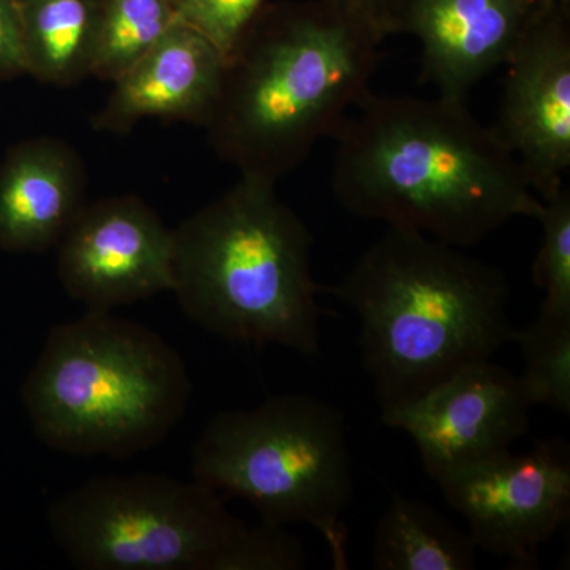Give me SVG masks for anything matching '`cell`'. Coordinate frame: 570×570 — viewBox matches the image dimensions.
I'll use <instances>...</instances> for the list:
<instances>
[{
  "instance_id": "ffe728a7",
  "label": "cell",
  "mask_w": 570,
  "mask_h": 570,
  "mask_svg": "<svg viewBox=\"0 0 570 570\" xmlns=\"http://www.w3.org/2000/svg\"><path fill=\"white\" fill-rule=\"evenodd\" d=\"M306 551L287 524L262 519L239 530L213 561L212 570H302Z\"/></svg>"
},
{
  "instance_id": "7a4b0ae2",
  "label": "cell",
  "mask_w": 570,
  "mask_h": 570,
  "mask_svg": "<svg viewBox=\"0 0 570 570\" xmlns=\"http://www.w3.org/2000/svg\"><path fill=\"white\" fill-rule=\"evenodd\" d=\"M379 45L322 0L266 3L225 56L209 145L239 175L279 181L373 94Z\"/></svg>"
},
{
  "instance_id": "9a60e30c",
  "label": "cell",
  "mask_w": 570,
  "mask_h": 570,
  "mask_svg": "<svg viewBox=\"0 0 570 570\" xmlns=\"http://www.w3.org/2000/svg\"><path fill=\"white\" fill-rule=\"evenodd\" d=\"M26 73L52 86L91 77L102 0H14Z\"/></svg>"
},
{
  "instance_id": "6da1fadb",
  "label": "cell",
  "mask_w": 570,
  "mask_h": 570,
  "mask_svg": "<svg viewBox=\"0 0 570 570\" xmlns=\"http://www.w3.org/2000/svg\"><path fill=\"white\" fill-rule=\"evenodd\" d=\"M332 190L346 212L468 249L542 200L466 102L376 96L335 137Z\"/></svg>"
},
{
  "instance_id": "3957f363",
  "label": "cell",
  "mask_w": 570,
  "mask_h": 570,
  "mask_svg": "<svg viewBox=\"0 0 570 570\" xmlns=\"http://www.w3.org/2000/svg\"><path fill=\"white\" fill-rule=\"evenodd\" d=\"M322 292L358 317L363 366L381 411L491 358L515 333L501 269L404 228L389 227Z\"/></svg>"
},
{
  "instance_id": "4fadbf2b",
  "label": "cell",
  "mask_w": 570,
  "mask_h": 570,
  "mask_svg": "<svg viewBox=\"0 0 570 570\" xmlns=\"http://www.w3.org/2000/svg\"><path fill=\"white\" fill-rule=\"evenodd\" d=\"M225 55L193 26L176 20L160 40L112 85L92 118L99 132H130L145 119L204 126L212 115Z\"/></svg>"
},
{
  "instance_id": "30bf717a",
  "label": "cell",
  "mask_w": 570,
  "mask_h": 570,
  "mask_svg": "<svg viewBox=\"0 0 570 570\" xmlns=\"http://www.w3.org/2000/svg\"><path fill=\"white\" fill-rule=\"evenodd\" d=\"M531 403L520 377L491 358L461 367L382 423L417 445L430 478L509 452L530 430Z\"/></svg>"
},
{
  "instance_id": "5b68a950",
  "label": "cell",
  "mask_w": 570,
  "mask_h": 570,
  "mask_svg": "<svg viewBox=\"0 0 570 570\" xmlns=\"http://www.w3.org/2000/svg\"><path fill=\"white\" fill-rule=\"evenodd\" d=\"M193 381L159 333L105 311L51 326L24 379L22 404L48 449L127 459L181 422Z\"/></svg>"
},
{
  "instance_id": "5bb4252c",
  "label": "cell",
  "mask_w": 570,
  "mask_h": 570,
  "mask_svg": "<svg viewBox=\"0 0 570 570\" xmlns=\"http://www.w3.org/2000/svg\"><path fill=\"white\" fill-rule=\"evenodd\" d=\"M85 164L69 142L31 138L0 160V250L41 254L58 247L86 202Z\"/></svg>"
},
{
  "instance_id": "d6986e66",
  "label": "cell",
  "mask_w": 570,
  "mask_h": 570,
  "mask_svg": "<svg viewBox=\"0 0 570 570\" xmlns=\"http://www.w3.org/2000/svg\"><path fill=\"white\" fill-rule=\"evenodd\" d=\"M538 220L543 238L534 265L532 283L543 292L540 311L570 316V193L562 187L543 198Z\"/></svg>"
},
{
  "instance_id": "cb8c5ba5",
  "label": "cell",
  "mask_w": 570,
  "mask_h": 570,
  "mask_svg": "<svg viewBox=\"0 0 570 570\" xmlns=\"http://www.w3.org/2000/svg\"><path fill=\"white\" fill-rule=\"evenodd\" d=\"M543 2L550 3V6L570 7V0H543Z\"/></svg>"
},
{
  "instance_id": "ba28073f",
  "label": "cell",
  "mask_w": 570,
  "mask_h": 570,
  "mask_svg": "<svg viewBox=\"0 0 570 570\" xmlns=\"http://www.w3.org/2000/svg\"><path fill=\"white\" fill-rule=\"evenodd\" d=\"M445 501L468 523L478 550L515 568L538 566L539 549L570 517V459L561 439L528 453H499L434 478Z\"/></svg>"
},
{
  "instance_id": "2e32d148",
  "label": "cell",
  "mask_w": 570,
  "mask_h": 570,
  "mask_svg": "<svg viewBox=\"0 0 570 570\" xmlns=\"http://www.w3.org/2000/svg\"><path fill=\"white\" fill-rule=\"evenodd\" d=\"M478 547L468 531L450 523L422 499L396 493L376 524V570H471Z\"/></svg>"
},
{
  "instance_id": "277c9868",
  "label": "cell",
  "mask_w": 570,
  "mask_h": 570,
  "mask_svg": "<svg viewBox=\"0 0 570 570\" xmlns=\"http://www.w3.org/2000/svg\"><path fill=\"white\" fill-rule=\"evenodd\" d=\"M174 235L171 292L194 324L228 343L321 354L313 234L276 183L242 176Z\"/></svg>"
},
{
  "instance_id": "8992f818",
  "label": "cell",
  "mask_w": 570,
  "mask_h": 570,
  "mask_svg": "<svg viewBox=\"0 0 570 570\" xmlns=\"http://www.w3.org/2000/svg\"><path fill=\"white\" fill-rule=\"evenodd\" d=\"M194 480L249 502L262 519L305 523L325 539L333 569L351 568L344 515L354 474L343 411L306 393L214 415L193 448Z\"/></svg>"
},
{
  "instance_id": "7402d4cb",
  "label": "cell",
  "mask_w": 570,
  "mask_h": 570,
  "mask_svg": "<svg viewBox=\"0 0 570 570\" xmlns=\"http://www.w3.org/2000/svg\"><path fill=\"white\" fill-rule=\"evenodd\" d=\"M344 20L382 43L395 36L397 18L407 0H322Z\"/></svg>"
},
{
  "instance_id": "9c48e42d",
  "label": "cell",
  "mask_w": 570,
  "mask_h": 570,
  "mask_svg": "<svg viewBox=\"0 0 570 570\" xmlns=\"http://www.w3.org/2000/svg\"><path fill=\"white\" fill-rule=\"evenodd\" d=\"M71 299L110 313L174 288L175 235L137 195L86 205L58 247Z\"/></svg>"
},
{
  "instance_id": "44dd1931",
  "label": "cell",
  "mask_w": 570,
  "mask_h": 570,
  "mask_svg": "<svg viewBox=\"0 0 570 570\" xmlns=\"http://www.w3.org/2000/svg\"><path fill=\"white\" fill-rule=\"evenodd\" d=\"M266 0H175L178 20L204 33L224 52H230Z\"/></svg>"
},
{
  "instance_id": "8fae6325",
  "label": "cell",
  "mask_w": 570,
  "mask_h": 570,
  "mask_svg": "<svg viewBox=\"0 0 570 570\" xmlns=\"http://www.w3.org/2000/svg\"><path fill=\"white\" fill-rule=\"evenodd\" d=\"M491 126L543 200L564 187L570 168V7H546L508 63Z\"/></svg>"
},
{
  "instance_id": "e0dca14e",
  "label": "cell",
  "mask_w": 570,
  "mask_h": 570,
  "mask_svg": "<svg viewBox=\"0 0 570 570\" xmlns=\"http://www.w3.org/2000/svg\"><path fill=\"white\" fill-rule=\"evenodd\" d=\"M176 20L175 0H102L91 77L118 80Z\"/></svg>"
},
{
  "instance_id": "7c38bea8",
  "label": "cell",
  "mask_w": 570,
  "mask_h": 570,
  "mask_svg": "<svg viewBox=\"0 0 570 570\" xmlns=\"http://www.w3.org/2000/svg\"><path fill=\"white\" fill-rule=\"evenodd\" d=\"M543 0H407L396 33L422 47L420 82L442 99L466 102L487 75L505 66Z\"/></svg>"
},
{
  "instance_id": "52a82bcc",
  "label": "cell",
  "mask_w": 570,
  "mask_h": 570,
  "mask_svg": "<svg viewBox=\"0 0 570 570\" xmlns=\"http://www.w3.org/2000/svg\"><path fill=\"white\" fill-rule=\"evenodd\" d=\"M47 519L81 570H212L245 527L217 491L151 472L88 480L55 499Z\"/></svg>"
},
{
  "instance_id": "603a6c76",
  "label": "cell",
  "mask_w": 570,
  "mask_h": 570,
  "mask_svg": "<svg viewBox=\"0 0 570 570\" xmlns=\"http://www.w3.org/2000/svg\"><path fill=\"white\" fill-rule=\"evenodd\" d=\"M26 73L20 18L14 0H0V81Z\"/></svg>"
},
{
  "instance_id": "ac0fdd59",
  "label": "cell",
  "mask_w": 570,
  "mask_h": 570,
  "mask_svg": "<svg viewBox=\"0 0 570 570\" xmlns=\"http://www.w3.org/2000/svg\"><path fill=\"white\" fill-rule=\"evenodd\" d=\"M524 360L520 382L531 406L543 404L570 414V316L539 311L538 317L513 333Z\"/></svg>"
}]
</instances>
